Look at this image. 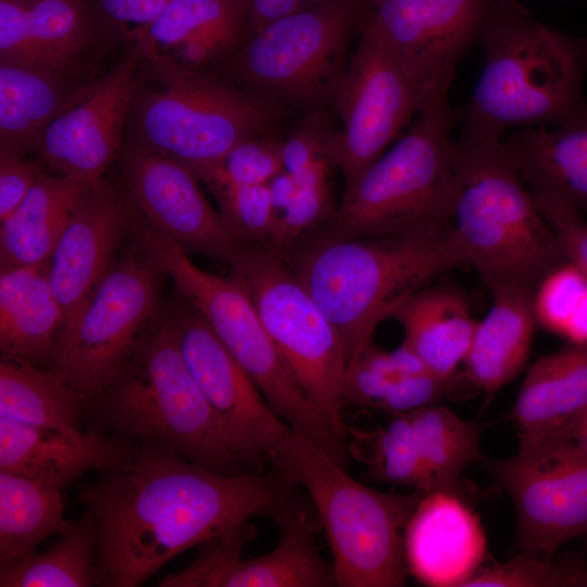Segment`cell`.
Wrapping results in <instances>:
<instances>
[{"label": "cell", "mask_w": 587, "mask_h": 587, "mask_svg": "<svg viewBox=\"0 0 587 587\" xmlns=\"http://www.w3.org/2000/svg\"><path fill=\"white\" fill-rule=\"evenodd\" d=\"M77 498L97 526L96 586L138 587L167 562L255 517L279 529L317 513L285 472L224 475L140 440L128 469L101 472Z\"/></svg>", "instance_id": "cell-1"}, {"label": "cell", "mask_w": 587, "mask_h": 587, "mask_svg": "<svg viewBox=\"0 0 587 587\" xmlns=\"http://www.w3.org/2000/svg\"><path fill=\"white\" fill-rule=\"evenodd\" d=\"M279 253L338 333L348 364L405 299L466 263L452 226L401 237L312 236Z\"/></svg>", "instance_id": "cell-2"}, {"label": "cell", "mask_w": 587, "mask_h": 587, "mask_svg": "<svg viewBox=\"0 0 587 587\" xmlns=\"http://www.w3.org/2000/svg\"><path fill=\"white\" fill-rule=\"evenodd\" d=\"M476 42L484 64L462 112L464 130L502 138L587 114V38L547 26L515 0H488Z\"/></svg>", "instance_id": "cell-3"}, {"label": "cell", "mask_w": 587, "mask_h": 587, "mask_svg": "<svg viewBox=\"0 0 587 587\" xmlns=\"http://www.w3.org/2000/svg\"><path fill=\"white\" fill-rule=\"evenodd\" d=\"M453 173L451 226L466 263L490 290L536 289L565 259L503 139L463 129Z\"/></svg>", "instance_id": "cell-4"}, {"label": "cell", "mask_w": 587, "mask_h": 587, "mask_svg": "<svg viewBox=\"0 0 587 587\" xmlns=\"http://www.w3.org/2000/svg\"><path fill=\"white\" fill-rule=\"evenodd\" d=\"M87 413L95 430L165 445L220 474L250 472L228 448L165 312Z\"/></svg>", "instance_id": "cell-5"}, {"label": "cell", "mask_w": 587, "mask_h": 587, "mask_svg": "<svg viewBox=\"0 0 587 587\" xmlns=\"http://www.w3.org/2000/svg\"><path fill=\"white\" fill-rule=\"evenodd\" d=\"M455 117L448 93L432 100L404 136L345 186L313 236L401 237L451 226Z\"/></svg>", "instance_id": "cell-6"}, {"label": "cell", "mask_w": 587, "mask_h": 587, "mask_svg": "<svg viewBox=\"0 0 587 587\" xmlns=\"http://www.w3.org/2000/svg\"><path fill=\"white\" fill-rule=\"evenodd\" d=\"M271 465L309 496L333 555L337 587H399L408 573L403 530L423 491L383 492L352 478L321 446L289 432Z\"/></svg>", "instance_id": "cell-7"}, {"label": "cell", "mask_w": 587, "mask_h": 587, "mask_svg": "<svg viewBox=\"0 0 587 587\" xmlns=\"http://www.w3.org/2000/svg\"><path fill=\"white\" fill-rule=\"evenodd\" d=\"M136 243L168 276L179 295L204 319L216 337L258 386L274 412L303 437L348 466V442L339 438L307 397L267 333L250 296L234 276L198 267L180 246L134 213Z\"/></svg>", "instance_id": "cell-8"}, {"label": "cell", "mask_w": 587, "mask_h": 587, "mask_svg": "<svg viewBox=\"0 0 587 587\" xmlns=\"http://www.w3.org/2000/svg\"><path fill=\"white\" fill-rule=\"evenodd\" d=\"M153 68L157 84L138 88L133 101L129 145L173 158L196 174L270 124L268 107L258 95L202 70Z\"/></svg>", "instance_id": "cell-9"}, {"label": "cell", "mask_w": 587, "mask_h": 587, "mask_svg": "<svg viewBox=\"0 0 587 587\" xmlns=\"http://www.w3.org/2000/svg\"><path fill=\"white\" fill-rule=\"evenodd\" d=\"M228 265L307 397L348 442L342 415L348 359L333 324L282 253L241 245Z\"/></svg>", "instance_id": "cell-10"}, {"label": "cell", "mask_w": 587, "mask_h": 587, "mask_svg": "<svg viewBox=\"0 0 587 587\" xmlns=\"http://www.w3.org/2000/svg\"><path fill=\"white\" fill-rule=\"evenodd\" d=\"M162 276L137 243L135 250L113 261L63 324L48 370L89 403L159 321Z\"/></svg>", "instance_id": "cell-11"}, {"label": "cell", "mask_w": 587, "mask_h": 587, "mask_svg": "<svg viewBox=\"0 0 587 587\" xmlns=\"http://www.w3.org/2000/svg\"><path fill=\"white\" fill-rule=\"evenodd\" d=\"M449 88L360 32L333 96L341 126L332 134L329 160L341 171L345 186L387 150L413 115Z\"/></svg>", "instance_id": "cell-12"}, {"label": "cell", "mask_w": 587, "mask_h": 587, "mask_svg": "<svg viewBox=\"0 0 587 587\" xmlns=\"http://www.w3.org/2000/svg\"><path fill=\"white\" fill-rule=\"evenodd\" d=\"M363 0H327L279 17L250 33L234 70L264 96L313 102L334 92L344 76V55L358 28Z\"/></svg>", "instance_id": "cell-13"}, {"label": "cell", "mask_w": 587, "mask_h": 587, "mask_svg": "<svg viewBox=\"0 0 587 587\" xmlns=\"http://www.w3.org/2000/svg\"><path fill=\"white\" fill-rule=\"evenodd\" d=\"M165 313L228 448L250 472L265 471L291 429L196 309L179 297Z\"/></svg>", "instance_id": "cell-14"}, {"label": "cell", "mask_w": 587, "mask_h": 587, "mask_svg": "<svg viewBox=\"0 0 587 587\" xmlns=\"http://www.w3.org/2000/svg\"><path fill=\"white\" fill-rule=\"evenodd\" d=\"M141 59L134 46L38 135L33 149L53 174L90 183L102 178L122 152Z\"/></svg>", "instance_id": "cell-15"}, {"label": "cell", "mask_w": 587, "mask_h": 587, "mask_svg": "<svg viewBox=\"0 0 587 587\" xmlns=\"http://www.w3.org/2000/svg\"><path fill=\"white\" fill-rule=\"evenodd\" d=\"M320 520H304L280 529L278 544L267 553L243 559L245 546L257 527L247 522L198 546L193 561L172 573L160 587H332L336 586L332 562L316 546Z\"/></svg>", "instance_id": "cell-16"}, {"label": "cell", "mask_w": 587, "mask_h": 587, "mask_svg": "<svg viewBox=\"0 0 587 587\" xmlns=\"http://www.w3.org/2000/svg\"><path fill=\"white\" fill-rule=\"evenodd\" d=\"M121 154L125 192L140 217L187 252L228 264L242 243L204 198L193 171L129 143Z\"/></svg>", "instance_id": "cell-17"}, {"label": "cell", "mask_w": 587, "mask_h": 587, "mask_svg": "<svg viewBox=\"0 0 587 587\" xmlns=\"http://www.w3.org/2000/svg\"><path fill=\"white\" fill-rule=\"evenodd\" d=\"M487 466L513 501L522 550L552 555L587 536V458L517 450Z\"/></svg>", "instance_id": "cell-18"}, {"label": "cell", "mask_w": 587, "mask_h": 587, "mask_svg": "<svg viewBox=\"0 0 587 587\" xmlns=\"http://www.w3.org/2000/svg\"><path fill=\"white\" fill-rule=\"evenodd\" d=\"M487 2L363 0L358 29L450 87L458 60L477 40Z\"/></svg>", "instance_id": "cell-19"}, {"label": "cell", "mask_w": 587, "mask_h": 587, "mask_svg": "<svg viewBox=\"0 0 587 587\" xmlns=\"http://www.w3.org/2000/svg\"><path fill=\"white\" fill-rule=\"evenodd\" d=\"M132 213L127 196L103 178L91 184L73 210L49 259V276L64 323L110 268L122 237L130 229Z\"/></svg>", "instance_id": "cell-20"}, {"label": "cell", "mask_w": 587, "mask_h": 587, "mask_svg": "<svg viewBox=\"0 0 587 587\" xmlns=\"http://www.w3.org/2000/svg\"><path fill=\"white\" fill-rule=\"evenodd\" d=\"M140 440L95 429L61 430L0 416V471L62 490L90 471L130 467Z\"/></svg>", "instance_id": "cell-21"}, {"label": "cell", "mask_w": 587, "mask_h": 587, "mask_svg": "<svg viewBox=\"0 0 587 587\" xmlns=\"http://www.w3.org/2000/svg\"><path fill=\"white\" fill-rule=\"evenodd\" d=\"M408 573L430 587H464L484 564L479 516L458 491H423L403 530Z\"/></svg>", "instance_id": "cell-22"}, {"label": "cell", "mask_w": 587, "mask_h": 587, "mask_svg": "<svg viewBox=\"0 0 587 587\" xmlns=\"http://www.w3.org/2000/svg\"><path fill=\"white\" fill-rule=\"evenodd\" d=\"M248 28L243 0H172L135 39L151 65L202 70Z\"/></svg>", "instance_id": "cell-23"}, {"label": "cell", "mask_w": 587, "mask_h": 587, "mask_svg": "<svg viewBox=\"0 0 587 587\" xmlns=\"http://www.w3.org/2000/svg\"><path fill=\"white\" fill-rule=\"evenodd\" d=\"M82 65L0 62V152L25 154L38 135L92 82Z\"/></svg>", "instance_id": "cell-24"}, {"label": "cell", "mask_w": 587, "mask_h": 587, "mask_svg": "<svg viewBox=\"0 0 587 587\" xmlns=\"http://www.w3.org/2000/svg\"><path fill=\"white\" fill-rule=\"evenodd\" d=\"M492 305L477 321L463 360L464 377L492 397L524 367L537 323L535 289L502 286L491 289Z\"/></svg>", "instance_id": "cell-25"}, {"label": "cell", "mask_w": 587, "mask_h": 587, "mask_svg": "<svg viewBox=\"0 0 587 587\" xmlns=\"http://www.w3.org/2000/svg\"><path fill=\"white\" fill-rule=\"evenodd\" d=\"M63 323V311L49 276V260L1 268V355L36 365L48 362Z\"/></svg>", "instance_id": "cell-26"}, {"label": "cell", "mask_w": 587, "mask_h": 587, "mask_svg": "<svg viewBox=\"0 0 587 587\" xmlns=\"http://www.w3.org/2000/svg\"><path fill=\"white\" fill-rule=\"evenodd\" d=\"M503 141L530 190L587 212V114L552 129H516Z\"/></svg>", "instance_id": "cell-27"}, {"label": "cell", "mask_w": 587, "mask_h": 587, "mask_svg": "<svg viewBox=\"0 0 587 587\" xmlns=\"http://www.w3.org/2000/svg\"><path fill=\"white\" fill-rule=\"evenodd\" d=\"M390 319L400 323L403 344L426 369L452 383L477 324L464 296L449 287L426 286L405 299Z\"/></svg>", "instance_id": "cell-28"}, {"label": "cell", "mask_w": 587, "mask_h": 587, "mask_svg": "<svg viewBox=\"0 0 587 587\" xmlns=\"http://www.w3.org/2000/svg\"><path fill=\"white\" fill-rule=\"evenodd\" d=\"M587 407V342L570 344L528 369L512 416L520 442L547 435Z\"/></svg>", "instance_id": "cell-29"}, {"label": "cell", "mask_w": 587, "mask_h": 587, "mask_svg": "<svg viewBox=\"0 0 587 587\" xmlns=\"http://www.w3.org/2000/svg\"><path fill=\"white\" fill-rule=\"evenodd\" d=\"M92 183L43 173L0 225L1 268L48 261L70 216Z\"/></svg>", "instance_id": "cell-30"}, {"label": "cell", "mask_w": 587, "mask_h": 587, "mask_svg": "<svg viewBox=\"0 0 587 587\" xmlns=\"http://www.w3.org/2000/svg\"><path fill=\"white\" fill-rule=\"evenodd\" d=\"M87 407L80 392L48 369L1 355L0 416L35 427L80 429Z\"/></svg>", "instance_id": "cell-31"}, {"label": "cell", "mask_w": 587, "mask_h": 587, "mask_svg": "<svg viewBox=\"0 0 587 587\" xmlns=\"http://www.w3.org/2000/svg\"><path fill=\"white\" fill-rule=\"evenodd\" d=\"M64 508L60 489L0 471V564L26 558L61 534L71 523Z\"/></svg>", "instance_id": "cell-32"}, {"label": "cell", "mask_w": 587, "mask_h": 587, "mask_svg": "<svg viewBox=\"0 0 587 587\" xmlns=\"http://www.w3.org/2000/svg\"><path fill=\"white\" fill-rule=\"evenodd\" d=\"M45 551L0 564V587L96 586L98 532L84 515L58 535Z\"/></svg>", "instance_id": "cell-33"}, {"label": "cell", "mask_w": 587, "mask_h": 587, "mask_svg": "<svg viewBox=\"0 0 587 587\" xmlns=\"http://www.w3.org/2000/svg\"><path fill=\"white\" fill-rule=\"evenodd\" d=\"M407 414L413 424L434 490L459 492L464 470L485 460L479 449L482 426L437 403Z\"/></svg>", "instance_id": "cell-34"}, {"label": "cell", "mask_w": 587, "mask_h": 587, "mask_svg": "<svg viewBox=\"0 0 587 587\" xmlns=\"http://www.w3.org/2000/svg\"><path fill=\"white\" fill-rule=\"evenodd\" d=\"M348 449L349 455L366 466L369 479L434 490L407 413L394 415L389 423L373 430L348 425Z\"/></svg>", "instance_id": "cell-35"}, {"label": "cell", "mask_w": 587, "mask_h": 587, "mask_svg": "<svg viewBox=\"0 0 587 587\" xmlns=\"http://www.w3.org/2000/svg\"><path fill=\"white\" fill-rule=\"evenodd\" d=\"M27 9L37 62L55 67L83 65L92 36L84 0H27Z\"/></svg>", "instance_id": "cell-36"}, {"label": "cell", "mask_w": 587, "mask_h": 587, "mask_svg": "<svg viewBox=\"0 0 587 587\" xmlns=\"http://www.w3.org/2000/svg\"><path fill=\"white\" fill-rule=\"evenodd\" d=\"M423 371L428 370L403 342L392 351H384L372 344L348 364L345 404L379 411L400 380Z\"/></svg>", "instance_id": "cell-37"}, {"label": "cell", "mask_w": 587, "mask_h": 587, "mask_svg": "<svg viewBox=\"0 0 587 587\" xmlns=\"http://www.w3.org/2000/svg\"><path fill=\"white\" fill-rule=\"evenodd\" d=\"M584 567L574 555L522 550L505 562L483 564L464 587H579Z\"/></svg>", "instance_id": "cell-38"}, {"label": "cell", "mask_w": 587, "mask_h": 587, "mask_svg": "<svg viewBox=\"0 0 587 587\" xmlns=\"http://www.w3.org/2000/svg\"><path fill=\"white\" fill-rule=\"evenodd\" d=\"M323 160L298 176H292L298 188L291 202L274 215L268 249L284 252L299 241L301 236L323 224L333 213L327 174L330 166Z\"/></svg>", "instance_id": "cell-39"}, {"label": "cell", "mask_w": 587, "mask_h": 587, "mask_svg": "<svg viewBox=\"0 0 587 587\" xmlns=\"http://www.w3.org/2000/svg\"><path fill=\"white\" fill-rule=\"evenodd\" d=\"M229 235L242 245L268 248L274 208L268 184L211 188Z\"/></svg>", "instance_id": "cell-40"}, {"label": "cell", "mask_w": 587, "mask_h": 587, "mask_svg": "<svg viewBox=\"0 0 587 587\" xmlns=\"http://www.w3.org/2000/svg\"><path fill=\"white\" fill-rule=\"evenodd\" d=\"M282 171V141L257 136L236 145L218 163L196 175L211 189L268 184Z\"/></svg>", "instance_id": "cell-41"}, {"label": "cell", "mask_w": 587, "mask_h": 587, "mask_svg": "<svg viewBox=\"0 0 587 587\" xmlns=\"http://www.w3.org/2000/svg\"><path fill=\"white\" fill-rule=\"evenodd\" d=\"M586 290L587 275L570 261H563L552 268L535 289L537 323L563 337Z\"/></svg>", "instance_id": "cell-42"}, {"label": "cell", "mask_w": 587, "mask_h": 587, "mask_svg": "<svg viewBox=\"0 0 587 587\" xmlns=\"http://www.w3.org/2000/svg\"><path fill=\"white\" fill-rule=\"evenodd\" d=\"M530 191L552 229L564 259L587 275V220L562 199L547 192Z\"/></svg>", "instance_id": "cell-43"}, {"label": "cell", "mask_w": 587, "mask_h": 587, "mask_svg": "<svg viewBox=\"0 0 587 587\" xmlns=\"http://www.w3.org/2000/svg\"><path fill=\"white\" fill-rule=\"evenodd\" d=\"M0 62L39 64L29 33L27 0H0Z\"/></svg>", "instance_id": "cell-44"}, {"label": "cell", "mask_w": 587, "mask_h": 587, "mask_svg": "<svg viewBox=\"0 0 587 587\" xmlns=\"http://www.w3.org/2000/svg\"><path fill=\"white\" fill-rule=\"evenodd\" d=\"M332 134L316 121H309L298 128L282 141L284 171L295 177L320 161L329 160Z\"/></svg>", "instance_id": "cell-45"}, {"label": "cell", "mask_w": 587, "mask_h": 587, "mask_svg": "<svg viewBox=\"0 0 587 587\" xmlns=\"http://www.w3.org/2000/svg\"><path fill=\"white\" fill-rule=\"evenodd\" d=\"M43 173L23 154L0 152V221L17 209Z\"/></svg>", "instance_id": "cell-46"}, {"label": "cell", "mask_w": 587, "mask_h": 587, "mask_svg": "<svg viewBox=\"0 0 587 587\" xmlns=\"http://www.w3.org/2000/svg\"><path fill=\"white\" fill-rule=\"evenodd\" d=\"M519 450L587 458V407L553 432L519 442Z\"/></svg>", "instance_id": "cell-47"}, {"label": "cell", "mask_w": 587, "mask_h": 587, "mask_svg": "<svg viewBox=\"0 0 587 587\" xmlns=\"http://www.w3.org/2000/svg\"><path fill=\"white\" fill-rule=\"evenodd\" d=\"M172 0H99L104 18L133 40L142 33Z\"/></svg>", "instance_id": "cell-48"}, {"label": "cell", "mask_w": 587, "mask_h": 587, "mask_svg": "<svg viewBox=\"0 0 587 587\" xmlns=\"http://www.w3.org/2000/svg\"><path fill=\"white\" fill-rule=\"evenodd\" d=\"M250 33L285 15L314 7L327 0H243Z\"/></svg>", "instance_id": "cell-49"}, {"label": "cell", "mask_w": 587, "mask_h": 587, "mask_svg": "<svg viewBox=\"0 0 587 587\" xmlns=\"http://www.w3.org/2000/svg\"><path fill=\"white\" fill-rule=\"evenodd\" d=\"M268 187L275 215L282 212L291 202L298 185L289 173L282 171L268 183Z\"/></svg>", "instance_id": "cell-50"}, {"label": "cell", "mask_w": 587, "mask_h": 587, "mask_svg": "<svg viewBox=\"0 0 587 587\" xmlns=\"http://www.w3.org/2000/svg\"><path fill=\"white\" fill-rule=\"evenodd\" d=\"M571 344L587 342V290L563 335Z\"/></svg>", "instance_id": "cell-51"}, {"label": "cell", "mask_w": 587, "mask_h": 587, "mask_svg": "<svg viewBox=\"0 0 587 587\" xmlns=\"http://www.w3.org/2000/svg\"><path fill=\"white\" fill-rule=\"evenodd\" d=\"M579 587H587V566L583 570Z\"/></svg>", "instance_id": "cell-52"}]
</instances>
